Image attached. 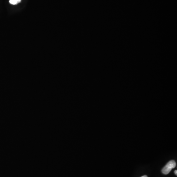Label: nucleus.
<instances>
[{
  "instance_id": "obj_1",
  "label": "nucleus",
  "mask_w": 177,
  "mask_h": 177,
  "mask_svg": "<svg viewBox=\"0 0 177 177\" xmlns=\"http://www.w3.org/2000/svg\"><path fill=\"white\" fill-rule=\"evenodd\" d=\"M176 166V163L174 160H171L168 162V163L165 166V167L162 169V173L165 175L168 174L172 169L175 168Z\"/></svg>"
},
{
  "instance_id": "obj_2",
  "label": "nucleus",
  "mask_w": 177,
  "mask_h": 177,
  "mask_svg": "<svg viewBox=\"0 0 177 177\" xmlns=\"http://www.w3.org/2000/svg\"><path fill=\"white\" fill-rule=\"evenodd\" d=\"M21 0H9V3L12 5H15L19 3Z\"/></svg>"
},
{
  "instance_id": "obj_3",
  "label": "nucleus",
  "mask_w": 177,
  "mask_h": 177,
  "mask_svg": "<svg viewBox=\"0 0 177 177\" xmlns=\"http://www.w3.org/2000/svg\"><path fill=\"white\" fill-rule=\"evenodd\" d=\"M174 173H175V175H177V170H175V172H174Z\"/></svg>"
},
{
  "instance_id": "obj_4",
  "label": "nucleus",
  "mask_w": 177,
  "mask_h": 177,
  "mask_svg": "<svg viewBox=\"0 0 177 177\" xmlns=\"http://www.w3.org/2000/svg\"><path fill=\"white\" fill-rule=\"evenodd\" d=\"M148 177V176H146V175H145V176H142V177Z\"/></svg>"
}]
</instances>
